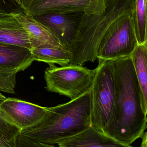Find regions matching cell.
I'll return each mask as SVG.
<instances>
[{
  "mask_svg": "<svg viewBox=\"0 0 147 147\" xmlns=\"http://www.w3.org/2000/svg\"><path fill=\"white\" fill-rule=\"evenodd\" d=\"M24 12L19 0H0V13L17 14Z\"/></svg>",
  "mask_w": 147,
  "mask_h": 147,
  "instance_id": "d6986e66",
  "label": "cell"
},
{
  "mask_svg": "<svg viewBox=\"0 0 147 147\" xmlns=\"http://www.w3.org/2000/svg\"><path fill=\"white\" fill-rule=\"evenodd\" d=\"M132 0H105V7L100 15L83 16L76 37L68 51L69 65L83 66L97 59V47L110 26L132 9Z\"/></svg>",
  "mask_w": 147,
  "mask_h": 147,
  "instance_id": "3957f363",
  "label": "cell"
},
{
  "mask_svg": "<svg viewBox=\"0 0 147 147\" xmlns=\"http://www.w3.org/2000/svg\"><path fill=\"white\" fill-rule=\"evenodd\" d=\"M89 0H34L24 12L30 16L84 11Z\"/></svg>",
  "mask_w": 147,
  "mask_h": 147,
  "instance_id": "7c38bea8",
  "label": "cell"
},
{
  "mask_svg": "<svg viewBox=\"0 0 147 147\" xmlns=\"http://www.w3.org/2000/svg\"><path fill=\"white\" fill-rule=\"evenodd\" d=\"M105 7V0H89L85 13L87 15H100Z\"/></svg>",
  "mask_w": 147,
  "mask_h": 147,
  "instance_id": "ffe728a7",
  "label": "cell"
},
{
  "mask_svg": "<svg viewBox=\"0 0 147 147\" xmlns=\"http://www.w3.org/2000/svg\"><path fill=\"white\" fill-rule=\"evenodd\" d=\"M147 0H132L131 16L138 45L147 43Z\"/></svg>",
  "mask_w": 147,
  "mask_h": 147,
  "instance_id": "2e32d148",
  "label": "cell"
},
{
  "mask_svg": "<svg viewBox=\"0 0 147 147\" xmlns=\"http://www.w3.org/2000/svg\"><path fill=\"white\" fill-rule=\"evenodd\" d=\"M34 61L44 62L49 65L55 64L61 66L69 65L70 56L65 49L48 47H39L31 50Z\"/></svg>",
  "mask_w": 147,
  "mask_h": 147,
  "instance_id": "9a60e30c",
  "label": "cell"
},
{
  "mask_svg": "<svg viewBox=\"0 0 147 147\" xmlns=\"http://www.w3.org/2000/svg\"><path fill=\"white\" fill-rule=\"evenodd\" d=\"M96 71L78 65H49L44 74L45 89L73 100L91 90Z\"/></svg>",
  "mask_w": 147,
  "mask_h": 147,
  "instance_id": "5b68a950",
  "label": "cell"
},
{
  "mask_svg": "<svg viewBox=\"0 0 147 147\" xmlns=\"http://www.w3.org/2000/svg\"><path fill=\"white\" fill-rule=\"evenodd\" d=\"M91 87V127L104 133L115 110V78L112 60H99Z\"/></svg>",
  "mask_w": 147,
  "mask_h": 147,
  "instance_id": "277c9868",
  "label": "cell"
},
{
  "mask_svg": "<svg viewBox=\"0 0 147 147\" xmlns=\"http://www.w3.org/2000/svg\"><path fill=\"white\" fill-rule=\"evenodd\" d=\"M142 143L141 147H147V132H146L143 134L142 136Z\"/></svg>",
  "mask_w": 147,
  "mask_h": 147,
  "instance_id": "cb8c5ba5",
  "label": "cell"
},
{
  "mask_svg": "<svg viewBox=\"0 0 147 147\" xmlns=\"http://www.w3.org/2000/svg\"><path fill=\"white\" fill-rule=\"evenodd\" d=\"M91 91L66 103L48 108L44 119L22 129L20 135L34 141L54 145L91 127Z\"/></svg>",
  "mask_w": 147,
  "mask_h": 147,
  "instance_id": "7a4b0ae2",
  "label": "cell"
},
{
  "mask_svg": "<svg viewBox=\"0 0 147 147\" xmlns=\"http://www.w3.org/2000/svg\"><path fill=\"white\" fill-rule=\"evenodd\" d=\"M16 147H58L54 145L34 141L19 135L16 138Z\"/></svg>",
  "mask_w": 147,
  "mask_h": 147,
  "instance_id": "44dd1931",
  "label": "cell"
},
{
  "mask_svg": "<svg viewBox=\"0 0 147 147\" xmlns=\"http://www.w3.org/2000/svg\"><path fill=\"white\" fill-rule=\"evenodd\" d=\"M48 108L13 98H6L0 103V115L7 122L21 130L40 122Z\"/></svg>",
  "mask_w": 147,
  "mask_h": 147,
  "instance_id": "52a82bcc",
  "label": "cell"
},
{
  "mask_svg": "<svg viewBox=\"0 0 147 147\" xmlns=\"http://www.w3.org/2000/svg\"><path fill=\"white\" fill-rule=\"evenodd\" d=\"M17 69L0 68V92L14 94Z\"/></svg>",
  "mask_w": 147,
  "mask_h": 147,
  "instance_id": "e0dca14e",
  "label": "cell"
},
{
  "mask_svg": "<svg viewBox=\"0 0 147 147\" xmlns=\"http://www.w3.org/2000/svg\"><path fill=\"white\" fill-rule=\"evenodd\" d=\"M0 147H16V142L9 140L0 135Z\"/></svg>",
  "mask_w": 147,
  "mask_h": 147,
  "instance_id": "7402d4cb",
  "label": "cell"
},
{
  "mask_svg": "<svg viewBox=\"0 0 147 147\" xmlns=\"http://www.w3.org/2000/svg\"><path fill=\"white\" fill-rule=\"evenodd\" d=\"M131 10L119 17L107 28L96 51L99 60L130 57L137 46Z\"/></svg>",
  "mask_w": 147,
  "mask_h": 147,
  "instance_id": "8992f818",
  "label": "cell"
},
{
  "mask_svg": "<svg viewBox=\"0 0 147 147\" xmlns=\"http://www.w3.org/2000/svg\"><path fill=\"white\" fill-rule=\"evenodd\" d=\"M6 98L7 97L0 92V102H2L4 99H6Z\"/></svg>",
  "mask_w": 147,
  "mask_h": 147,
  "instance_id": "d4e9b609",
  "label": "cell"
},
{
  "mask_svg": "<svg viewBox=\"0 0 147 147\" xmlns=\"http://www.w3.org/2000/svg\"><path fill=\"white\" fill-rule=\"evenodd\" d=\"M59 147H131L92 127L58 143Z\"/></svg>",
  "mask_w": 147,
  "mask_h": 147,
  "instance_id": "30bf717a",
  "label": "cell"
},
{
  "mask_svg": "<svg viewBox=\"0 0 147 147\" xmlns=\"http://www.w3.org/2000/svg\"><path fill=\"white\" fill-rule=\"evenodd\" d=\"M1 103V102H0ZM21 130L5 121L0 115V135L9 140L15 141Z\"/></svg>",
  "mask_w": 147,
  "mask_h": 147,
  "instance_id": "ac0fdd59",
  "label": "cell"
},
{
  "mask_svg": "<svg viewBox=\"0 0 147 147\" xmlns=\"http://www.w3.org/2000/svg\"><path fill=\"white\" fill-rule=\"evenodd\" d=\"M115 78V110L104 134L128 146L146 129L147 106L130 57L112 60Z\"/></svg>",
  "mask_w": 147,
  "mask_h": 147,
  "instance_id": "6da1fadb",
  "label": "cell"
},
{
  "mask_svg": "<svg viewBox=\"0 0 147 147\" xmlns=\"http://www.w3.org/2000/svg\"><path fill=\"white\" fill-rule=\"evenodd\" d=\"M0 44L20 46L32 50L26 31L13 14L0 13Z\"/></svg>",
  "mask_w": 147,
  "mask_h": 147,
  "instance_id": "8fae6325",
  "label": "cell"
},
{
  "mask_svg": "<svg viewBox=\"0 0 147 147\" xmlns=\"http://www.w3.org/2000/svg\"><path fill=\"white\" fill-rule=\"evenodd\" d=\"M13 14L26 31L29 36L32 50L39 47L65 49L53 33L32 16L28 15L24 12Z\"/></svg>",
  "mask_w": 147,
  "mask_h": 147,
  "instance_id": "9c48e42d",
  "label": "cell"
},
{
  "mask_svg": "<svg viewBox=\"0 0 147 147\" xmlns=\"http://www.w3.org/2000/svg\"><path fill=\"white\" fill-rule=\"evenodd\" d=\"M131 147H134L131 146Z\"/></svg>",
  "mask_w": 147,
  "mask_h": 147,
  "instance_id": "484cf974",
  "label": "cell"
},
{
  "mask_svg": "<svg viewBox=\"0 0 147 147\" xmlns=\"http://www.w3.org/2000/svg\"></svg>",
  "mask_w": 147,
  "mask_h": 147,
  "instance_id": "4316f807",
  "label": "cell"
},
{
  "mask_svg": "<svg viewBox=\"0 0 147 147\" xmlns=\"http://www.w3.org/2000/svg\"><path fill=\"white\" fill-rule=\"evenodd\" d=\"M145 105L147 106V43L138 45L130 56Z\"/></svg>",
  "mask_w": 147,
  "mask_h": 147,
  "instance_id": "5bb4252c",
  "label": "cell"
},
{
  "mask_svg": "<svg viewBox=\"0 0 147 147\" xmlns=\"http://www.w3.org/2000/svg\"><path fill=\"white\" fill-rule=\"evenodd\" d=\"M33 1L34 0H19V2L24 11Z\"/></svg>",
  "mask_w": 147,
  "mask_h": 147,
  "instance_id": "603a6c76",
  "label": "cell"
},
{
  "mask_svg": "<svg viewBox=\"0 0 147 147\" xmlns=\"http://www.w3.org/2000/svg\"><path fill=\"white\" fill-rule=\"evenodd\" d=\"M84 13V11H76L32 16L50 30L68 51L76 37Z\"/></svg>",
  "mask_w": 147,
  "mask_h": 147,
  "instance_id": "ba28073f",
  "label": "cell"
},
{
  "mask_svg": "<svg viewBox=\"0 0 147 147\" xmlns=\"http://www.w3.org/2000/svg\"><path fill=\"white\" fill-rule=\"evenodd\" d=\"M30 49L14 45L0 44V68L24 71L34 62Z\"/></svg>",
  "mask_w": 147,
  "mask_h": 147,
  "instance_id": "4fadbf2b",
  "label": "cell"
}]
</instances>
